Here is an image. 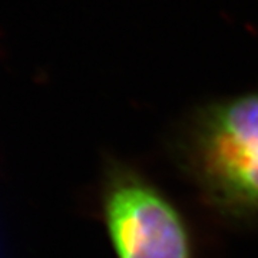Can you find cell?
<instances>
[{
    "label": "cell",
    "instance_id": "obj_1",
    "mask_svg": "<svg viewBox=\"0 0 258 258\" xmlns=\"http://www.w3.org/2000/svg\"><path fill=\"white\" fill-rule=\"evenodd\" d=\"M172 151L210 210L231 224H258V91L197 105Z\"/></svg>",
    "mask_w": 258,
    "mask_h": 258
},
{
    "label": "cell",
    "instance_id": "obj_2",
    "mask_svg": "<svg viewBox=\"0 0 258 258\" xmlns=\"http://www.w3.org/2000/svg\"><path fill=\"white\" fill-rule=\"evenodd\" d=\"M101 210L115 258H195L189 225L175 203L118 158L103 169Z\"/></svg>",
    "mask_w": 258,
    "mask_h": 258
}]
</instances>
